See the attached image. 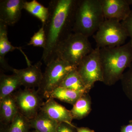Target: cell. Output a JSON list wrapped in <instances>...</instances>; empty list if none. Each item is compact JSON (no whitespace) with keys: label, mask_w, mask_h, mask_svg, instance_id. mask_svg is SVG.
I'll list each match as a JSON object with an SVG mask.
<instances>
[{"label":"cell","mask_w":132,"mask_h":132,"mask_svg":"<svg viewBox=\"0 0 132 132\" xmlns=\"http://www.w3.org/2000/svg\"><path fill=\"white\" fill-rule=\"evenodd\" d=\"M78 0H52L48 14L44 24L46 43L42 60L46 65L56 59L58 47L73 32L75 15Z\"/></svg>","instance_id":"6da1fadb"},{"label":"cell","mask_w":132,"mask_h":132,"mask_svg":"<svg viewBox=\"0 0 132 132\" xmlns=\"http://www.w3.org/2000/svg\"><path fill=\"white\" fill-rule=\"evenodd\" d=\"M104 84L112 86L120 80L132 63V41L122 46L100 48Z\"/></svg>","instance_id":"7a4b0ae2"},{"label":"cell","mask_w":132,"mask_h":132,"mask_svg":"<svg viewBox=\"0 0 132 132\" xmlns=\"http://www.w3.org/2000/svg\"><path fill=\"white\" fill-rule=\"evenodd\" d=\"M105 20L101 0H78L73 32L88 38L96 33Z\"/></svg>","instance_id":"3957f363"},{"label":"cell","mask_w":132,"mask_h":132,"mask_svg":"<svg viewBox=\"0 0 132 132\" xmlns=\"http://www.w3.org/2000/svg\"><path fill=\"white\" fill-rule=\"evenodd\" d=\"M93 50L88 38L81 34L72 32L59 46L56 59H61L77 67Z\"/></svg>","instance_id":"277c9868"},{"label":"cell","mask_w":132,"mask_h":132,"mask_svg":"<svg viewBox=\"0 0 132 132\" xmlns=\"http://www.w3.org/2000/svg\"><path fill=\"white\" fill-rule=\"evenodd\" d=\"M75 67L67 62L59 58L46 65L42 81L37 90L43 98H47L48 94L60 86L64 79Z\"/></svg>","instance_id":"5b68a950"},{"label":"cell","mask_w":132,"mask_h":132,"mask_svg":"<svg viewBox=\"0 0 132 132\" xmlns=\"http://www.w3.org/2000/svg\"><path fill=\"white\" fill-rule=\"evenodd\" d=\"M93 36L100 48L122 46L128 37L121 22L113 19H105Z\"/></svg>","instance_id":"8992f818"},{"label":"cell","mask_w":132,"mask_h":132,"mask_svg":"<svg viewBox=\"0 0 132 132\" xmlns=\"http://www.w3.org/2000/svg\"><path fill=\"white\" fill-rule=\"evenodd\" d=\"M76 70L89 92L93 87L95 82H103V71L100 58V48H95L87 55L76 67Z\"/></svg>","instance_id":"52a82bcc"},{"label":"cell","mask_w":132,"mask_h":132,"mask_svg":"<svg viewBox=\"0 0 132 132\" xmlns=\"http://www.w3.org/2000/svg\"><path fill=\"white\" fill-rule=\"evenodd\" d=\"M14 95L19 112L29 120L38 114L44 103L42 96L34 88H25Z\"/></svg>","instance_id":"ba28073f"},{"label":"cell","mask_w":132,"mask_h":132,"mask_svg":"<svg viewBox=\"0 0 132 132\" xmlns=\"http://www.w3.org/2000/svg\"><path fill=\"white\" fill-rule=\"evenodd\" d=\"M105 19L122 22L130 14L131 10L127 0H101Z\"/></svg>","instance_id":"9c48e42d"},{"label":"cell","mask_w":132,"mask_h":132,"mask_svg":"<svg viewBox=\"0 0 132 132\" xmlns=\"http://www.w3.org/2000/svg\"><path fill=\"white\" fill-rule=\"evenodd\" d=\"M25 0L0 1V21L7 26H13L20 19Z\"/></svg>","instance_id":"30bf717a"},{"label":"cell","mask_w":132,"mask_h":132,"mask_svg":"<svg viewBox=\"0 0 132 132\" xmlns=\"http://www.w3.org/2000/svg\"><path fill=\"white\" fill-rule=\"evenodd\" d=\"M42 62L39 61L34 65L22 69H14L13 72L19 77L22 86L25 88L39 87L42 81L43 73L42 72Z\"/></svg>","instance_id":"8fae6325"},{"label":"cell","mask_w":132,"mask_h":132,"mask_svg":"<svg viewBox=\"0 0 132 132\" xmlns=\"http://www.w3.org/2000/svg\"><path fill=\"white\" fill-rule=\"evenodd\" d=\"M40 111L58 123L72 124L73 119L71 111L57 102L54 99H47L43 104Z\"/></svg>","instance_id":"7c38bea8"},{"label":"cell","mask_w":132,"mask_h":132,"mask_svg":"<svg viewBox=\"0 0 132 132\" xmlns=\"http://www.w3.org/2000/svg\"><path fill=\"white\" fill-rule=\"evenodd\" d=\"M7 26L0 21V65L4 70L13 72L14 69L8 64L5 59L8 53L20 48L13 46L10 42L8 38Z\"/></svg>","instance_id":"4fadbf2b"},{"label":"cell","mask_w":132,"mask_h":132,"mask_svg":"<svg viewBox=\"0 0 132 132\" xmlns=\"http://www.w3.org/2000/svg\"><path fill=\"white\" fill-rule=\"evenodd\" d=\"M19 112L13 94L0 100L1 123L10 125Z\"/></svg>","instance_id":"5bb4252c"},{"label":"cell","mask_w":132,"mask_h":132,"mask_svg":"<svg viewBox=\"0 0 132 132\" xmlns=\"http://www.w3.org/2000/svg\"><path fill=\"white\" fill-rule=\"evenodd\" d=\"M29 122L31 128L37 132H57L59 124L41 111Z\"/></svg>","instance_id":"9a60e30c"},{"label":"cell","mask_w":132,"mask_h":132,"mask_svg":"<svg viewBox=\"0 0 132 132\" xmlns=\"http://www.w3.org/2000/svg\"><path fill=\"white\" fill-rule=\"evenodd\" d=\"M22 86L20 79L15 74L0 75V100L13 94V92Z\"/></svg>","instance_id":"2e32d148"},{"label":"cell","mask_w":132,"mask_h":132,"mask_svg":"<svg viewBox=\"0 0 132 132\" xmlns=\"http://www.w3.org/2000/svg\"><path fill=\"white\" fill-rule=\"evenodd\" d=\"M85 94L86 93L59 87L50 92L48 95L47 99L49 98L57 99L61 101L73 105Z\"/></svg>","instance_id":"e0dca14e"},{"label":"cell","mask_w":132,"mask_h":132,"mask_svg":"<svg viewBox=\"0 0 132 132\" xmlns=\"http://www.w3.org/2000/svg\"><path fill=\"white\" fill-rule=\"evenodd\" d=\"M92 110V100L88 93L80 97L73 105L71 111L73 119L81 120L86 117Z\"/></svg>","instance_id":"ac0fdd59"},{"label":"cell","mask_w":132,"mask_h":132,"mask_svg":"<svg viewBox=\"0 0 132 132\" xmlns=\"http://www.w3.org/2000/svg\"><path fill=\"white\" fill-rule=\"evenodd\" d=\"M60 87L86 93H88L89 92L85 86L76 68L68 74Z\"/></svg>","instance_id":"d6986e66"},{"label":"cell","mask_w":132,"mask_h":132,"mask_svg":"<svg viewBox=\"0 0 132 132\" xmlns=\"http://www.w3.org/2000/svg\"><path fill=\"white\" fill-rule=\"evenodd\" d=\"M23 9L39 19L42 24L46 21L48 14V8L45 7L36 0L25 1Z\"/></svg>","instance_id":"ffe728a7"},{"label":"cell","mask_w":132,"mask_h":132,"mask_svg":"<svg viewBox=\"0 0 132 132\" xmlns=\"http://www.w3.org/2000/svg\"><path fill=\"white\" fill-rule=\"evenodd\" d=\"M29 120L19 112L9 126V132H29Z\"/></svg>","instance_id":"44dd1931"},{"label":"cell","mask_w":132,"mask_h":132,"mask_svg":"<svg viewBox=\"0 0 132 132\" xmlns=\"http://www.w3.org/2000/svg\"><path fill=\"white\" fill-rule=\"evenodd\" d=\"M128 68L123 73L120 80L123 92L132 101V63Z\"/></svg>","instance_id":"7402d4cb"},{"label":"cell","mask_w":132,"mask_h":132,"mask_svg":"<svg viewBox=\"0 0 132 132\" xmlns=\"http://www.w3.org/2000/svg\"><path fill=\"white\" fill-rule=\"evenodd\" d=\"M46 43V37L44 26L42 25L38 32L35 33L31 37L30 41L28 44V46H33L36 47L44 48Z\"/></svg>","instance_id":"603a6c76"},{"label":"cell","mask_w":132,"mask_h":132,"mask_svg":"<svg viewBox=\"0 0 132 132\" xmlns=\"http://www.w3.org/2000/svg\"><path fill=\"white\" fill-rule=\"evenodd\" d=\"M121 22L127 31L128 37L132 41V10L127 18Z\"/></svg>","instance_id":"cb8c5ba5"},{"label":"cell","mask_w":132,"mask_h":132,"mask_svg":"<svg viewBox=\"0 0 132 132\" xmlns=\"http://www.w3.org/2000/svg\"><path fill=\"white\" fill-rule=\"evenodd\" d=\"M57 132H77L76 126L72 124L66 123H59Z\"/></svg>","instance_id":"d4e9b609"},{"label":"cell","mask_w":132,"mask_h":132,"mask_svg":"<svg viewBox=\"0 0 132 132\" xmlns=\"http://www.w3.org/2000/svg\"><path fill=\"white\" fill-rule=\"evenodd\" d=\"M120 132H132V120L130 121L127 125L121 126Z\"/></svg>","instance_id":"484cf974"},{"label":"cell","mask_w":132,"mask_h":132,"mask_svg":"<svg viewBox=\"0 0 132 132\" xmlns=\"http://www.w3.org/2000/svg\"><path fill=\"white\" fill-rule=\"evenodd\" d=\"M76 129L77 132H95L93 130H91L88 127H76Z\"/></svg>","instance_id":"4316f807"},{"label":"cell","mask_w":132,"mask_h":132,"mask_svg":"<svg viewBox=\"0 0 132 132\" xmlns=\"http://www.w3.org/2000/svg\"><path fill=\"white\" fill-rule=\"evenodd\" d=\"M0 132H9V126L1 123Z\"/></svg>","instance_id":"83f0119b"},{"label":"cell","mask_w":132,"mask_h":132,"mask_svg":"<svg viewBox=\"0 0 132 132\" xmlns=\"http://www.w3.org/2000/svg\"><path fill=\"white\" fill-rule=\"evenodd\" d=\"M128 4L130 5H132V0H127Z\"/></svg>","instance_id":"f1b7e54d"},{"label":"cell","mask_w":132,"mask_h":132,"mask_svg":"<svg viewBox=\"0 0 132 132\" xmlns=\"http://www.w3.org/2000/svg\"><path fill=\"white\" fill-rule=\"evenodd\" d=\"M29 132H37L36 131H35V130H34V131H30Z\"/></svg>","instance_id":"f546056e"}]
</instances>
